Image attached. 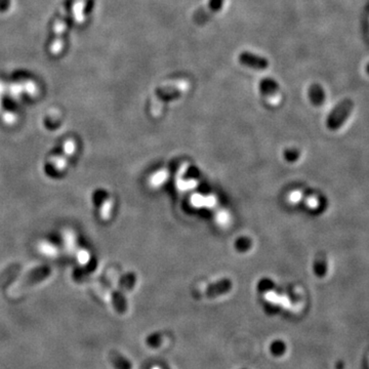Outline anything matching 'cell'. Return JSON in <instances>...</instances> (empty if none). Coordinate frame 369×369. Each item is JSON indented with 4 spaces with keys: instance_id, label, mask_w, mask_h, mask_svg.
Instances as JSON below:
<instances>
[{
    "instance_id": "9c48e42d",
    "label": "cell",
    "mask_w": 369,
    "mask_h": 369,
    "mask_svg": "<svg viewBox=\"0 0 369 369\" xmlns=\"http://www.w3.org/2000/svg\"><path fill=\"white\" fill-rule=\"evenodd\" d=\"M252 244L253 242L248 237H240V238L237 239L235 242V248L236 250H238L239 253H245L252 248Z\"/></svg>"
},
{
    "instance_id": "30bf717a",
    "label": "cell",
    "mask_w": 369,
    "mask_h": 369,
    "mask_svg": "<svg viewBox=\"0 0 369 369\" xmlns=\"http://www.w3.org/2000/svg\"><path fill=\"white\" fill-rule=\"evenodd\" d=\"M270 351L276 357H280L286 351V345L282 340H275L270 346Z\"/></svg>"
},
{
    "instance_id": "8fae6325",
    "label": "cell",
    "mask_w": 369,
    "mask_h": 369,
    "mask_svg": "<svg viewBox=\"0 0 369 369\" xmlns=\"http://www.w3.org/2000/svg\"><path fill=\"white\" fill-rule=\"evenodd\" d=\"M85 5V0H77V2L74 5L73 12H75V18L78 23L83 22V8Z\"/></svg>"
},
{
    "instance_id": "5b68a950",
    "label": "cell",
    "mask_w": 369,
    "mask_h": 369,
    "mask_svg": "<svg viewBox=\"0 0 369 369\" xmlns=\"http://www.w3.org/2000/svg\"><path fill=\"white\" fill-rule=\"evenodd\" d=\"M233 283L230 279H221L216 283L210 284L205 291V296L208 298H214L223 295L231 292Z\"/></svg>"
},
{
    "instance_id": "7a4b0ae2",
    "label": "cell",
    "mask_w": 369,
    "mask_h": 369,
    "mask_svg": "<svg viewBox=\"0 0 369 369\" xmlns=\"http://www.w3.org/2000/svg\"><path fill=\"white\" fill-rule=\"evenodd\" d=\"M183 96V89L177 86H163L157 88L155 91V98L151 105V113L157 117L163 109L165 104L177 101Z\"/></svg>"
},
{
    "instance_id": "4fadbf2b",
    "label": "cell",
    "mask_w": 369,
    "mask_h": 369,
    "mask_svg": "<svg viewBox=\"0 0 369 369\" xmlns=\"http://www.w3.org/2000/svg\"><path fill=\"white\" fill-rule=\"evenodd\" d=\"M161 340H162V336L159 333H155L147 339V342H148L150 347L158 348L161 345Z\"/></svg>"
},
{
    "instance_id": "52a82bcc",
    "label": "cell",
    "mask_w": 369,
    "mask_h": 369,
    "mask_svg": "<svg viewBox=\"0 0 369 369\" xmlns=\"http://www.w3.org/2000/svg\"><path fill=\"white\" fill-rule=\"evenodd\" d=\"M308 97L310 102L316 107L322 106L326 99L324 88L319 83H313L310 85L308 89Z\"/></svg>"
},
{
    "instance_id": "3957f363",
    "label": "cell",
    "mask_w": 369,
    "mask_h": 369,
    "mask_svg": "<svg viewBox=\"0 0 369 369\" xmlns=\"http://www.w3.org/2000/svg\"><path fill=\"white\" fill-rule=\"evenodd\" d=\"M238 61L241 65L245 66V67L252 68L254 70L262 71L266 70L269 67V61L265 58L258 56L257 54L250 51H242L238 57Z\"/></svg>"
},
{
    "instance_id": "ba28073f",
    "label": "cell",
    "mask_w": 369,
    "mask_h": 369,
    "mask_svg": "<svg viewBox=\"0 0 369 369\" xmlns=\"http://www.w3.org/2000/svg\"><path fill=\"white\" fill-rule=\"evenodd\" d=\"M313 271L315 275L319 277V278H323V277L326 276L328 271V260L324 253H319L316 255L313 261Z\"/></svg>"
},
{
    "instance_id": "5bb4252c",
    "label": "cell",
    "mask_w": 369,
    "mask_h": 369,
    "mask_svg": "<svg viewBox=\"0 0 369 369\" xmlns=\"http://www.w3.org/2000/svg\"><path fill=\"white\" fill-rule=\"evenodd\" d=\"M365 71H366V73L369 75V63L365 66Z\"/></svg>"
},
{
    "instance_id": "277c9868",
    "label": "cell",
    "mask_w": 369,
    "mask_h": 369,
    "mask_svg": "<svg viewBox=\"0 0 369 369\" xmlns=\"http://www.w3.org/2000/svg\"><path fill=\"white\" fill-rule=\"evenodd\" d=\"M225 0H208L206 10H200L198 14L195 15V22L198 24H203L208 22L216 14L221 10Z\"/></svg>"
},
{
    "instance_id": "6da1fadb",
    "label": "cell",
    "mask_w": 369,
    "mask_h": 369,
    "mask_svg": "<svg viewBox=\"0 0 369 369\" xmlns=\"http://www.w3.org/2000/svg\"><path fill=\"white\" fill-rule=\"evenodd\" d=\"M354 109V102L351 99H345L339 102L328 114L326 119V127L332 130H337L348 120Z\"/></svg>"
},
{
    "instance_id": "7c38bea8",
    "label": "cell",
    "mask_w": 369,
    "mask_h": 369,
    "mask_svg": "<svg viewBox=\"0 0 369 369\" xmlns=\"http://www.w3.org/2000/svg\"><path fill=\"white\" fill-rule=\"evenodd\" d=\"M300 156V151L296 148H288L284 151V158L288 162H295Z\"/></svg>"
},
{
    "instance_id": "8992f818",
    "label": "cell",
    "mask_w": 369,
    "mask_h": 369,
    "mask_svg": "<svg viewBox=\"0 0 369 369\" xmlns=\"http://www.w3.org/2000/svg\"><path fill=\"white\" fill-rule=\"evenodd\" d=\"M258 89H259L260 95L263 98L271 100V99H274L275 97L278 96L279 90H280V86H279L278 82L275 80V79H273L271 77H266V78H262L261 80L259 81Z\"/></svg>"
}]
</instances>
